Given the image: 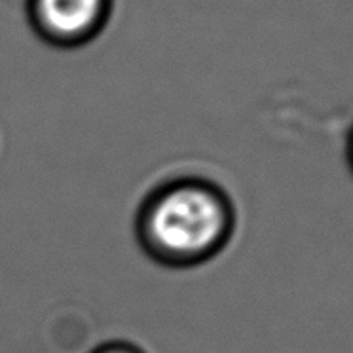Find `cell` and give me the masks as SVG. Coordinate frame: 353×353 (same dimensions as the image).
Returning <instances> with one entry per match:
<instances>
[{
	"instance_id": "1",
	"label": "cell",
	"mask_w": 353,
	"mask_h": 353,
	"mask_svg": "<svg viewBox=\"0 0 353 353\" xmlns=\"http://www.w3.org/2000/svg\"><path fill=\"white\" fill-rule=\"evenodd\" d=\"M234 230L230 196L201 176H176L156 186L135 219L141 249L168 268H194L215 259Z\"/></svg>"
},
{
	"instance_id": "2",
	"label": "cell",
	"mask_w": 353,
	"mask_h": 353,
	"mask_svg": "<svg viewBox=\"0 0 353 353\" xmlns=\"http://www.w3.org/2000/svg\"><path fill=\"white\" fill-rule=\"evenodd\" d=\"M105 0H37L39 27L54 42L85 40L99 25Z\"/></svg>"
},
{
	"instance_id": "3",
	"label": "cell",
	"mask_w": 353,
	"mask_h": 353,
	"mask_svg": "<svg viewBox=\"0 0 353 353\" xmlns=\"http://www.w3.org/2000/svg\"><path fill=\"white\" fill-rule=\"evenodd\" d=\"M93 353H145L137 345L130 344V342H108L97 347Z\"/></svg>"
}]
</instances>
